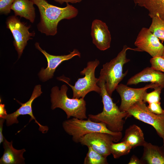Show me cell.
Listing matches in <instances>:
<instances>
[{
	"label": "cell",
	"mask_w": 164,
	"mask_h": 164,
	"mask_svg": "<svg viewBox=\"0 0 164 164\" xmlns=\"http://www.w3.org/2000/svg\"><path fill=\"white\" fill-rule=\"evenodd\" d=\"M159 86H160L157 84L151 83L143 87L134 88L122 84H118L115 90L121 98V104L119 108L120 110L122 111L127 112L135 103L143 101L144 94L148 89H154Z\"/></svg>",
	"instance_id": "cell-10"
},
{
	"label": "cell",
	"mask_w": 164,
	"mask_h": 164,
	"mask_svg": "<svg viewBox=\"0 0 164 164\" xmlns=\"http://www.w3.org/2000/svg\"><path fill=\"white\" fill-rule=\"evenodd\" d=\"M6 28L11 31L14 39L13 44L19 58L29 39H32L35 36L34 31L31 32L29 29L31 25L27 26L26 23L22 22L17 16L12 15L9 16L6 21Z\"/></svg>",
	"instance_id": "cell-7"
},
{
	"label": "cell",
	"mask_w": 164,
	"mask_h": 164,
	"mask_svg": "<svg viewBox=\"0 0 164 164\" xmlns=\"http://www.w3.org/2000/svg\"><path fill=\"white\" fill-rule=\"evenodd\" d=\"M162 56H164V51Z\"/></svg>",
	"instance_id": "cell-32"
},
{
	"label": "cell",
	"mask_w": 164,
	"mask_h": 164,
	"mask_svg": "<svg viewBox=\"0 0 164 164\" xmlns=\"http://www.w3.org/2000/svg\"><path fill=\"white\" fill-rule=\"evenodd\" d=\"M137 47L135 51L145 52L152 57L162 56L164 46L159 39L149 30V28H142L139 31L134 43Z\"/></svg>",
	"instance_id": "cell-9"
},
{
	"label": "cell",
	"mask_w": 164,
	"mask_h": 164,
	"mask_svg": "<svg viewBox=\"0 0 164 164\" xmlns=\"http://www.w3.org/2000/svg\"><path fill=\"white\" fill-rule=\"evenodd\" d=\"M91 35L93 43L101 51L110 46L111 36L106 23L100 20L95 19L92 22Z\"/></svg>",
	"instance_id": "cell-14"
},
{
	"label": "cell",
	"mask_w": 164,
	"mask_h": 164,
	"mask_svg": "<svg viewBox=\"0 0 164 164\" xmlns=\"http://www.w3.org/2000/svg\"><path fill=\"white\" fill-rule=\"evenodd\" d=\"M4 149L3 155L0 159V164H25L23 153L25 149L17 150L12 146V141L9 142L5 138L3 142Z\"/></svg>",
	"instance_id": "cell-16"
},
{
	"label": "cell",
	"mask_w": 164,
	"mask_h": 164,
	"mask_svg": "<svg viewBox=\"0 0 164 164\" xmlns=\"http://www.w3.org/2000/svg\"><path fill=\"white\" fill-rule=\"evenodd\" d=\"M99 63V61L97 59L88 62L87 67L80 72L81 75H84L85 76L78 78L74 86L70 84L69 83V80L67 81L65 77H60L57 79L70 86L73 92V98H84L88 93L92 91L100 94L101 89L97 84L99 78H96L95 76V69Z\"/></svg>",
	"instance_id": "cell-6"
},
{
	"label": "cell",
	"mask_w": 164,
	"mask_h": 164,
	"mask_svg": "<svg viewBox=\"0 0 164 164\" xmlns=\"http://www.w3.org/2000/svg\"><path fill=\"white\" fill-rule=\"evenodd\" d=\"M143 152L141 159L144 164H164V147L147 142L143 146Z\"/></svg>",
	"instance_id": "cell-17"
},
{
	"label": "cell",
	"mask_w": 164,
	"mask_h": 164,
	"mask_svg": "<svg viewBox=\"0 0 164 164\" xmlns=\"http://www.w3.org/2000/svg\"><path fill=\"white\" fill-rule=\"evenodd\" d=\"M34 5L31 0H15L11 9L13 11L15 16L23 17L33 23L36 16Z\"/></svg>",
	"instance_id": "cell-18"
},
{
	"label": "cell",
	"mask_w": 164,
	"mask_h": 164,
	"mask_svg": "<svg viewBox=\"0 0 164 164\" xmlns=\"http://www.w3.org/2000/svg\"><path fill=\"white\" fill-rule=\"evenodd\" d=\"M147 106L149 110L151 112L156 114H161L164 113V110L161 106L160 102L149 104Z\"/></svg>",
	"instance_id": "cell-27"
},
{
	"label": "cell",
	"mask_w": 164,
	"mask_h": 164,
	"mask_svg": "<svg viewBox=\"0 0 164 164\" xmlns=\"http://www.w3.org/2000/svg\"><path fill=\"white\" fill-rule=\"evenodd\" d=\"M15 0H0L1 15H8L10 13L11 8Z\"/></svg>",
	"instance_id": "cell-26"
},
{
	"label": "cell",
	"mask_w": 164,
	"mask_h": 164,
	"mask_svg": "<svg viewBox=\"0 0 164 164\" xmlns=\"http://www.w3.org/2000/svg\"><path fill=\"white\" fill-rule=\"evenodd\" d=\"M150 82L164 88V73L148 67L129 79L127 85H136L141 82Z\"/></svg>",
	"instance_id": "cell-15"
},
{
	"label": "cell",
	"mask_w": 164,
	"mask_h": 164,
	"mask_svg": "<svg viewBox=\"0 0 164 164\" xmlns=\"http://www.w3.org/2000/svg\"><path fill=\"white\" fill-rule=\"evenodd\" d=\"M5 120V119L2 118H0V144L3 142L5 138L2 132L3 125Z\"/></svg>",
	"instance_id": "cell-29"
},
{
	"label": "cell",
	"mask_w": 164,
	"mask_h": 164,
	"mask_svg": "<svg viewBox=\"0 0 164 164\" xmlns=\"http://www.w3.org/2000/svg\"><path fill=\"white\" fill-rule=\"evenodd\" d=\"M88 148V151L84 159V164H108L107 157L97 152L91 147Z\"/></svg>",
	"instance_id": "cell-22"
},
{
	"label": "cell",
	"mask_w": 164,
	"mask_h": 164,
	"mask_svg": "<svg viewBox=\"0 0 164 164\" xmlns=\"http://www.w3.org/2000/svg\"><path fill=\"white\" fill-rule=\"evenodd\" d=\"M98 78L97 84L101 89L100 94L102 98L103 111L96 115L89 114L88 118L94 121L104 123L113 132H121L125 122L124 118L130 116L127 112L120 110L107 92L104 80L100 77Z\"/></svg>",
	"instance_id": "cell-2"
},
{
	"label": "cell",
	"mask_w": 164,
	"mask_h": 164,
	"mask_svg": "<svg viewBox=\"0 0 164 164\" xmlns=\"http://www.w3.org/2000/svg\"><path fill=\"white\" fill-rule=\"evenodd\" d=\"M163 88L161 86L157 87L154 88L153 91L149 93L146 92L144 94L143 101L149 104L160 102V95L161 91Z\"/></svg>",
	"instance_id": "cell-24"
},
{
	"label": "cell",
	"mask_w": 164,
	"mask_h": 164,
	"mask_svg": "<svg viewBox=\"0 0 164 164\" xmlns=\"http://www.w3.org/2000/svg\"><path fill=\"white\" fill-rule=\"evenodd\" d=\"M130 117L151 125L163 140L164 145V113L156 114L150 111L143 101H138L127 110Z\"/></svg>",
	"instance_id": "cell-8"
},
{
	"label": "cell",
	"mask_w": 164,
	"mask_h": 164,
	"mask_svg": "<svg viewBox=\"0 0 164 164\" xmlns=\"http://www.w3.org/2000/svg\"><path fill=\"white\" fill-rule=\"evenodd\" d=\"M129 50H133L134 49L124 45L117 56L103 64L101 70L99 77L104 80L106 90L111 97L119 83L128 73V71L123 73V67L125 64L130 61L126 57L127 51Z\"/></svg>",
	"instance_id": "cell-5"
},
{
	"label": "cell",
	"mask_w": 164,
	"mask_h": 164,
	"mask_svg": "<svg viewBox=\"0 0 164 164\" xmlns=\"http://www.w3.org/2000/svg\"><path fill=\"white\" fill-rule=\"evenodd\" d=\"M7 114L5 108V105L4 104H0V118H3Z\"/></svg>",
	"instance_id": "cell-31"
},
{
	"label": "cell",
	"mask_w": 164,
	"mask_h": 164,
	"mask_svg": "<svg viewBox=\"0 0 164 164\" xmlns=\"http://www.w3.org/2000/svg\"><path fill=\"white\" fill-rule=\"evenodd\" d=\"M128 164H144V163L141 159H139L136 155H133L131 157Z\"/></svg>",
	"instance_id": "cell-28"
},
{
	"label": "cell",
	"mask_w": 164,
	"mask_h": 164,
	"mask_svg": "<svg viewBox=\"0 0 164 164\" xmlns=\"http://www.w3.org/2000/svg\"><path fill=\"white\" fill-rule=\"evenodd\" d=\"M38 8L40 21L37 25L38 30L47 36H54L57 32L59 22L63 19H70L76 17L78 9L66 3V7H60L50 4L46 0H31Z\"/></svg>",
	"instance_id": "cell-1"
},
{
	"label": "cell",
	"mask_w": 164,
	"mask_h": 164,
	"mask_svg": "<svg viewBox=\"0 0 164 164\" xmlns=\"http://www.w3.org/2000/svg\"><path fill=\"white\" fill-rule=\"evenodd\" d=\"M68 87L64 84L60 89L56 86L51 90L50 94L51 108L54 110L59 108L66 113L67 119L71 117L79 119L87 118L86 115V101L84 98H70L67 95Z\"/></svg>",
	"instance_id": "cell-3"
},
{
	"label": "cell",
	"mask_w": 164,
	"mask_h": 164,
	"mask_svg": "<svg viewBox=\"0 0 164 164\" xmlns=\"http://www.w3.org/2000/svg\"><path fill=\"white\" fill-rule=\"evenodd\" d=\"M35 45L36 48L44 55L47 61V67L45 69L42 68L38 74L40 80L43 81L52 78L56 68L63 61L68 60L76 56L80 57L81 56L80 53L77 49H74L73 51L67 55H52L43 50L38 43L36 42Z\"/></svg>",
	"instance_id": "cell-13"
},
{
	"label": "cell",
	"mask_w": 164,
	"mask_h": 164,
	"mask_svg": "<svg viewBox=\"0 0 164 164\" xmlns=\"http://www.w3.org/2000/svg\"><path fill=\"white\" fill-rule=\"evenodd\" d=\"M152 18V23L149 28V30L159 39L164 42V21L158 14Z\"/></svg>",
	"instance_id": "cell-21"
},
{
	"label": "cell",
	"mask_w": 164,
	"mask_h": 164,
	"mask_svg": "<svg viewBox=\"0 0 164 164\" xmlns=\"http://www.w3.org/2000/svg\"><path fill=\"white\" fill-rule=\"evenodd\" d=\"M135 4L147 10L152 18L156 14L164 21V0H133Z\"/></svg>",
	"instance_id": "cell-20"
},
{
	"label": "cell",
	"mask_w": 164,
	"mask_h": 164,
	"mask_svg": "<svg viewBox=\"0 0 164 164\" xmlns=\"http://www.w3.org/2000/svg\"><path fill=\"white\" fill-rule=\"evenodd\" d=\"M54 1L58 3L61 5L63 4L64 3H77L80 2L82 0H53Z\"/></svg>",
	"instance_id": "cell-30"
},
{
	"label": "cell",
	"mask_w": 164,
	"mask_h": 164,
	"mask_svg": "<svg viewBox=\"0 0 164 164\" xmlns=\"http://www.w3.org/2000/svg\"><path fill=\"white\" fill-rule=\"evenodd\" d=\"M122 141L126 142L132 149L139 146H143L146 142L142 130L135 124L130 126L125 130Z\"/></svg>",
	"instance_id": "cell-19"
},
{
	"label": "cell",
	"mask_w": 164,
	"mask_h": 164,
	"mask_svg": "<svg viewBox=\"0 0 164 164\" xmlns=\"http://www.w3.org/2000/svg\"><path fill=\"white\" fill-rule=\"evenodd\" d=\"M132 148L124 141L111 144L110 150L114 159H118L121 156L128 154Z\"/></svg>",
	"instance_id": "cell-23"
},
{
	"label": "cell",
	"mask_w": 164,
	"mask_h": 164,
	"mask_svg": "<svg viewBox=\"0 0 164 164\" xmlns=\"http://www.w3.org/2000/svg\"><path fill=\"white\" fill-rule=\"evenodd\" d=\"M42 93L41 90V85H36L33 90L32 95L29 99L26 102L22 103L16 100L21 106L13 113L7 114L3 118L6 120V125L9 126L15 123H18L19 121L17 118L20 115H29L30 116L29 122L34 120L35 122L39 126V130L43 133H46L48 128L41 125L36 119L32 113V105L34 100L40 96Z\"/></svg>",
	"instance_id": "cell-11"
},
{
	"label": "cell",
	"mask_w": 164,
	"mask_h": 164,
	"mask_svg": "<svg viewBox=\"0 0 164 164\" xmlns=\"http://www.w3.org/2000/svg\"><path fill=\"white\" fill-rule=\"evenodd\" d=\"M62 126L65 132L72 136L73 141L77 143L81 137L90 133L101 132L110 134L113 137L115 142L120 140L122 135L121 132H113L104 123L94 121L89 118L87 120L74 118L68 119L63 122Z\"/></svg>",
	"instance_id": "cell-4"
},
{
	"label": "cell",
	"mask_w": 164,
	"mask_h": 164,
	"mask_svg": "<svg viewBox=\"0 0 164 164\" xmlns=\"http://www.w3.org/2000/svg\"><path fill=\"white\" fill-rule=\"evenodd\" d=\"M113 142L114 139L111 135L101 132L88 133L81 137L78 140L81 145L91 147L106 157L111 154L110 148Z\"/></svg>",
	"instance_id": "cell-12"
},
{
	"label": "cell",
	"mask_w": 164,
	"mask_h": 164,
	"mask_svg": "<svg viewBox=\"0 0 164 164\" xmlns=\"http://www.w3.org/2000/svg\"><path fill=\"white\" fill-rule=\"evenodd\" d=\"M150 62L152 68L164 73V56H158L152 57Z\"/></svg>",
	"instance_id": "cell-25"
}]
</instances>
